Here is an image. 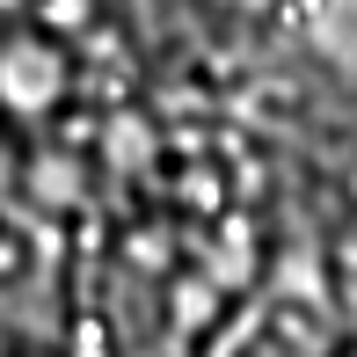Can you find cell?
<instances>
[{
	"instance_id": "obj_5",
	"label": "cell",
	"mask_w": 357,
	"mask_h": 357,
	"mask_svg": "<svg viewBox=\"0 0 357 357\" xmlns=\"http://www.w3.org/2000/svg\"><path fill=\"white\" fill-rule=\"evenodd\" d=\"M37 15L52 29H88V15H95V0H37Z\"/></svg>"
},
{
	"instance_id": "obj_6",
	"label": "cell",
	"mask_w": 357,
	"mask_h": 357,
	"mask_svg": "<svg viewBox=\"0 0 357 357\" xmlns=\"http://www.w3.org/2000/svg\"><path fill=\"white\" fill-rule=\"evenodd\" d=\"M22 8H37V0H0V15H22Z\"/></svg>"
},
{
	"instance_id": "obj_7",
	"label": "cell",
	"mask_w": 357,
	"mask_h": 357,
	"mask_svg": "<svg viewBox=\"0 0 357 357\" xmlns=\"http://www.w3.org/2000/svg\"><path fill=\"white\" fill-rule=\"evenodd\" d=\"M350 357H357V350H350Z\"/></svg>"
},
{
	"instance_id": "obj_2",
	"label": "cell",
	"mask_w": 357,
	"mask_h": 357,
	"mask_svg": "<svg viewBox=\"0 0 357 357\" xmlns=\"http://www.w3.org/2000/svg\"><path fill=\"white\" fill-rule=\"evenodd\" d=\"M306 37L335 66H357V0H306Z\"/></svg>"
},
{
	"instance_id": "obj_3",
	"label": "cell",
	"mask_w": 357,
	"mask_h": 357,
	"mask_svg": "<svg viewBox=\"0 0 357 357\" xmlns=\"http://www.w3.org/2000/svg\"><path fill=\"white\" fill-rule=\"evenodd\" d=\"M29 197H37V204H52V212H73V204H80V168H73L66 153L29 160Z\"/></svg>"
},
{
	"instance_id": "obj_1",
	"label": "cell",
	"mask_w": 357,
	"mask_h": 357,
	"mask_svg": "<svg viewBox=\"0 0 357 357\" xmlns=\"http://www.w3.org/2000/svg\"><path fill=\"white\" fill-rule=\"evenodd\" d=\"M73 88V66L59 52V37L29 29V37H8L0 44V109L8 117H52Z\"/></svg>"
},
{
	"instance_id": "obj_4",
	"label": "cell",
	"mask_w": 357,
	"mask_h": 357,
	"mask_svg": "<svg viewBox=\"0 0 357 357\" xmlns=\"http://www.w3.org/2000/svg\"><path fill=\"white\" fill-rule=\"evenodd\" d=\"M109 160H117V168H146V160H153V132H146L139 117H117L109 124Z\"/></svg>"
}]
</instances>
